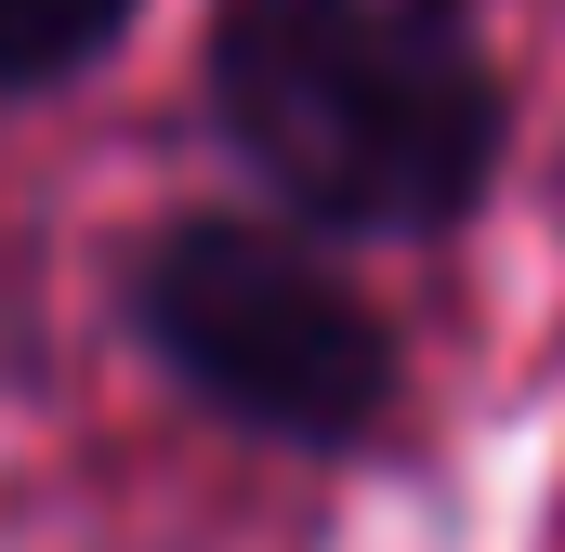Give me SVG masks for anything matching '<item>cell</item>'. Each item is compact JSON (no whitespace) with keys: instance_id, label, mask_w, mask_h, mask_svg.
Listing matches in <instances>:
<instances>
[{"instance_id":"obj_2","label":"cell","mask_w":565,"mask_h":552,"mask_svg":"<svg viewBox=\"0 0 565 552\" xmlns=\"http://www.w3.org/2000/svg\"><path fill=\"white\" fill-rule=\"evenodd\" d=\"M132 342L264 447H369L395 421V329L316 224L171 211L132 251Z\"/></svg>"},{"instance_id":"obj_1","label":"cell","mask_w":565,"mask_h":552,"mask_svg":"<svg viewBox=\"0 0 565 552\" xmlns=\"http://www.w3.org/2000/svg\"><path fill=\"white\" fill-rule=\"evenodd\" d=\"M211 119L316 237H447L500 184V53L473 0H224Z\"/></svg>"},{"instance_id":"obj_3","label":"cell","mask_w":565,"mask_h":552,"mask_svg":"<svg viewBox=\"0 0 565 552\" xmlns=\"http://www.w3.org/2000/svg\"><path fill=\"white\" fill-rule=\"evenodd\" d=\"M145 0H0V93H53L132 40Z\"/></svg>"}]
</instances>
